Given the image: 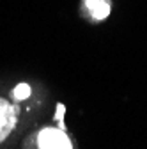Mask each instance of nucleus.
<instances>
[{
  "label": "nucleus",
  "mask_w": 147,
  "mask_h": 149,
  "mask_svg": "<svg viewBox=\"0 0 147 149\" xmlns=\"http://www.w3.org/2000/svg\"><path fill=\"white\" fill-rule=\"evenodd\" d=\"M41 149H73L69 137L57 128H44L39 133Z\"/></svg>",
  "instance_id": "nucleus-1"
},
{
  "label": "nucleus",
  "mask_w": 147,
  "mask_h": 149,
  "mask_svg": "<svg viewBox=\"0 0 147 149\" xmlns=\"http://www.w3.org/2000/svg\"><path fill=\"white\" fill-rule=\"evenodd\" d=\"M16 119H18L16 108L9 101L0 98V142H4L9 137V133L14 130Z\"/></svg>",
  "instance_id": "nucleus-2"
},
{
  "label": "nucleus",
  "mask_w": 147,
  "mask_h": 149,
  "mask_svg": "<svg viewBox=\"0 0 147 149\" xmlns=\"http://www.w3.org/2000/svg\"><path fill=\"white\" fill-rule=\"evenodd\" d=\"M83 6L87 7L89 14L94 20H105L110 14V0H83Z\"/></svg>",
  "instance_id": "nucleus-3"
},
{
  "label": "nucleus",
  "mask_w": 147,
  "mask_h": 149,
  "mask_svg": "<svg viewBox=\"0 0 147 149\" xmlns=\"http://www.w3.org/2000/svg\"><path fill=\"white\" fill-rule=\"evenodd\" d=\"M14 98L16 100H25V98H28L30 96V87L27 85V84H20L16 89H14Z\"/></svg>",
  "instance_id": "nucleus-4"
},
{
  "label": "nucleus",
  "mask_w": 147,
  "mask_h": 149,
  "mask_svg": "<svg viewBox=\"0 0 147 149\" xmlns=\"http://www.w3.org/2000/svg\"><path fill=\"white\" fill-rule=\"evenodd\" d=\"M62 112H64V107L59 105V107H57V116H55V117H57V119H62Z\"/></svg>",
  "instance_id": "nucleus-5"
}]
</instances>
